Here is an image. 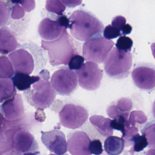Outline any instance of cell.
<instances>
[{"instance_id":"obj_15","label":"cell","mask_w":155,"mask_h":155,"mask_svg":"<svg viewBox=\"0 0 155 155\" xmlns=\"http://www.w3.org/2000/svg\"><path fill=\"white\" fill-rule=\"evenodd\" d=\"M65 28L60 25L57 19L53 20L45 18L39 25L38 32L44 40L51 41L60 37Z\"/></svg>"},{"instance_id":"obj_22","label":"cell","mask_w":155,"mask_h":155,"mask_svg":"<svg viewBox=\"0 0 155 155\" xmlns=\"http://www.w3.org/2000/svg\"><path fill=\"white\" fill-rule=\"evenodd\" d=\"M15 71L10 60L7 57H0V79L11 78Z\"/></svg>"},{"instance_id":"obj_34","label":"cell","mask_w":155,"mask_h":155,"mask_svg":"<svg viewBox=\"0 0 155 155\" xmlns=\"http://www.w3.org/2000/svg\"><path fill=\"white\" fill-rule=\"evenodd\" d=\"M66 7L74 8L79 6L82 3V0H61Z\"/></svg>"},{"instance_id":"obj_32","label":"cell","mask_w":155,"mask_h":155,"mask_svg":"<svg viewBox=\"0 0 155 155\" xmlns=\"http://www.w3.org/2000/svg\"><path fill=\"white\" fill-rule=\"evenodd\" d=\"M126 24V18L122 16H118L115 17L113 19L112 21H111V25L113 27L117 28L121 32L122 28Z\"/></svg>"},{"instance_id":"obj_38","label":"cell","mask_w":155,"mask_h":155,"mask_svg":"<svg viewBox=\"0 0 155 155\" xmlns=\"http://www.w3.org/2000/svg\"><path fill=\"white\" fill-rule=\"evenodd\" d=\"M132 31V27L128 24H126L122 28L121 30L122 35H128Z\"/></svg>"},{"instance_id":"obj_31","label":"cell","mask_w":155,"mask_h":155,"mask_svg":"<svg viewBox=\"0 0 155 155\" xmlns=\"http://www.w3.org/2000/svg\"><path fill=\"white\" fill-rule=\"evenodd\" d=\"M25 15V12L22 7L18 4H16L13 6L12 12L11 17L13 19H20L23 18Z\"/></svg>"},{"instance_id":"obj_11","label":"cell","mask_w":155,"mask_h":155,"mask_svg":"<svg viewBox=\"0 0 155 155\" xmlns=\"http://www.w3.org/2000/svg\"><path fill=\"white\" fill-rule=\"evenodd\" d=\"M134 84L139 88L146 91L154 90L155 86V66L150 63L137 64L131 73Z\"/></svg>"},{"instance_id":"obj_12","label":"cell","mask_w":155,"mask_h":155,"mask_svg":"<svg viewBox=\"0 0 155 155\" xmlns=\"http://www.w3.org/2000/svg\"><path fill=\"white\" fill-rule=\"evenodd\" d=\"M41 140L46 147L54 154L62 155L68 151L65 134L57 129L48 131H41Z\"/></svg>"},{"instance_id":"obj_29","label":"cell","mask_w":155,"mask_h":155,"mask_svg":"<svg viewBox=\"0 0 155 155\" xmlns=\"http://www.w3.org/2000/svg\"><path fill=\"white\" fill-rule=\"evenodd\" d=\"M85 59L84 57L79 54H76L71 58L69 62L68 68L71 70L79 69L84 63Z\"/></svg>"},{"instance_id":"obj_37","label":"cell","mask_w":155,"mask_h":155,"mask_svg":"<svg viewBox=\"0 0 155 155\" xmlns=\"http://www.w3.org/2000/svg\"><path fill=\"white\" fill-rule=\"evenodd\" d=\"M8 127V120L5 119L3 114L0 111V130L6 129Z\"/></svg>"},{"instance_id":"obj_6","label":"cell","mask_w":155,"mask_h":155,"mask_svg":"<svg viewBox=\"0 0 155 155\" xmlns=\"http://www.w3.org/2000/svg\"><path fill=\"white\" fill-rule=\"evenodd\" d=\"M114 42L101 35L86 41L82 49V54L87 61L100 64L103 63L114 45Z\"/></svg>"},{"instance_id":"obj_5","label":"cell","mask_w":155,"mask_h":155,"mask_svg":"<svg viewBox=\"0 0 155 155\" xmlns=\"http://www.w3.org/2000/svg\"><path fill=\"white\" fill-rule=\"evenodd\" d=\"M8 57L15 72H22L28 75L42 70L47 62L43 56L37 57L35 54L33 55L25 48L14 51L9 54Z\"/></svg>"},{"instance_id":"obj_19","label":"cell","mask_w":155,"mask_h":155,"mask_svg":"<svg viewBox=\"0 0 155 155\" xmlns=\"http://www.w3.org/2000/svg\"><path fill=\"white\" fill-rule=\"evenodd\" d=\"M89 120L91 124L101 136L104 137L112 136L113 129L110 125L111 119L103 116L94 115L90 117Z\"/></svg>"},{"instance_id":"obj_2","label":"cell","mask_w":155,"mask_h":155,"mask_svg":"<svg viewBox=\"0 0 155 155\" xmlns=\"http://www.w3.org/2000/svg\"><path fill=\"white\" fill-rule=\"evenodd\" d=\"M41 47L48 51L49 61L51 66L68 65L71 59L78 54L74 40L64 29L60 37L51 41H41Z\"/></svg>"},{"instance_id":"obj_39","label":"cell","mask_w":155,"mask_h":155,"mask_svg":"<svg viewBox=\"0 0 155 155\" xmlns=\"http://www.w3.org/2000/svg\"><path fill=\"white\" fill-rule=\"evenodd\" d=\"M12 2L13 3H15V4H20L21 2V0H11Z\"/></svg>"},{"instance_id":"obj_10","label":"cell","mask_w":155,"mask_h":155,"mask_svg":"<svg viewBox=\"0 0 155 155\" xmlns=\"http://www.w3.org/2000/svg\"><path fill=\"white\" fill-rule=\"evenodd\" d=\"M13 148L11 155L37 154L38 145L34 136L27 130L19 127L13 135Z\"/></svg>"},{"instance_id":"obj_20","label":"cell","mask_w":155,"mask_h":155,"mask_svg":"<svg viewBox=\"0 0 155 155\" xmlns=\"http://www.w3.org/2000/svg\"><path fill=\"white\" fill-rule=\"evenodd\" d=\"M124 147V139L117 136L108 137L104 141V149L108 155H119L123 152Z\"/></svg>"},{"instance_id":"obj_13","label":"cell","mask_w":155,"mask_h":155,"mask_svg":"<svg viewBox=\"0 0 155 155\" xmlns=\"http://www.w3.org/2000/svg\"><path fill=\"white\" fill-rule=\"evenodd\" d=\"M91 141L86 132L78 130L71 131L68 135V150L72 155H91L89 150Z\"/></svg>"},{"instance_id":"obj_23","label":"cell","mask_w":155,"mask_h":155,"mask_svg":"<svg viewBox=\"0 0 155 155\" xmlns=\"http://www.w3.org/2000/svg\"><path fill=\"white\" fill-rule=\"evenodd\" d=\"M133 146L130 150L131 154L134 152H139L143 150L148 145L147 139L145 135H140L139 133L135 134L130 140V145Z\"/></svg>"},{"instance_id":"obj_16","label":"cell","mask_w":155,"mask_h":155,"mask_svg":"<svg viewBox=\"0 0 155 155\" xmlns=\"http://www.w3.org/2000/svg\"><path fill=\"white\" fill-rule=\"evenodd\" d=\"M132 108V102L128 98L123 97L111 103L107 109V114L110 117L114 119L119 116L128 117Z\"/></svg>"},{"instance_id":"obj_8","label":"cell","mask_w":155,"mask_h":155,"mask_svg":"<svg viewBox=\"0 0 155 155\" xmlns=\"http://www.w3.org/2000/svg\"><path fill=\"white\" fill-rule=\"evenodd\" d=\"M76 74L81 87L88 91H95L100 86L103 71L97 63L87 61L76 70Z\"/></svg>"},{"instance_id":"obj_21","label":"cell","mask_w":155,"mask_h":155,"mask_svg":"<svg viewBox=\"0 0 155 155\" xmlns=\"http://www.w3.org/2000/svg\"><path fill=\"white\" fill-rule=\"evenodd\" d=\"M17 93L12 79H0V103L12 97Z\"/></svg>"},{"instance_id":"obj_25","label":"cell","mask_w":155,"mask_h":155,"mask_svg":"<svg viewBox=\"0 0 155 155\" xmlns=\"http://www.w3.org/2000/svg\"><path fill=\"white\" fill-rule=\"evenodd\" d=\"M147 117L141 110H134L130 113L128 122L132 127H136V124L142 125L147 122Z\"/></svg>"},{"instance_id":"obj_26","label":"cell","mask_w":155,"mask_h":155,"mask_svg":"<svg viewBox=\"0 0 155 155\" xmlns=\"http://www.w3.org/2000/svg\"><path fill=\"white\" fill-rule=\"evenodd\" d=\"M133 46L132 40L125 35L120 37L116 44V48L120 50L125 51H130Z\"/></svg>"},{"instance_id":"obj_33","label":"cell","mask_w":155,"mask_h":155,"mask_svg":"<svg viewBox=\"0 0 155 155\" xmlns=\"http://www.w3.org/2000/svg\"><path fill=\"white\" fill-rule=\"evenodd\" d=\"M23 9L27 12H31L36 7L35 0H21L20 3Z\"/></svg>"},{"instance_id":"obj_30","label":"cell","mask_w":155,"mask_h":155,"mask_svg":"<svg viewBox=\"0 0 155 155\" xmlns=\"http://www.w3.org/2000/svg\"><path fill=\"white\" fill-rule=\"evenodd\" d=\"M89 150L91 154L99 155L103 151L102 143L100 140L94 139L91 141Z\"/></svg>"},{"instance_id":"obj_17","label":"cell","mask_w":155,"mask_h":155,"mask_svg":"<svg viewBox=\"0 0 155 155\" xmlns=\"http://www.w3.org/2000/svg\"><path fill=\"white\" fill-rule=\"evenodd\" d=\"M18 43L14 35L8 30L0 29V53L7 54L18 48Z\"/></svg>"},{"instance_id":"obj_27","label":"cell","mask_w":155,"mask_h":155,"mask_svg":"<svg viewBox=\"0 0 155 155\" xmlns=\"http://www.w3.org/2000/svg\"><path fill=\"white\" fill-rule=\"evenodd\" d=\"M103 32L104 38L108 40L116 38L122 35L120 31L111 25L107 26L103 30Z\"/></svg>"},{"instance_id":"obj_9","label":"cell","mask_w":155,"mask_h":155,"mask_svg":"<svg viewBox=\"0 0 155 155\" xmlns=\"http://www.w3.org/2000/svg\"><path fill=\"white\" fill-rule=\"evenodd\" d=\"M88 116V112L85 107L72 103L64 105L59 113L61 125L73 130L83 126L87 120Z\"/></svg>"},{"instance_id":"obj_35","label":"cell","mask_w":155,"mask_h":155,"mask_svg":"<svg viewBox=\"0 0 155 155\" xmlns=\"http://www.w3.org/2000/svg\"><path fill=\"white\" fill-rule=\"evenodd\" d=\"M57 20L60 25L62 27H64L66 29L69 28V20L67 18V16L63 15L59 16V17L57 19Z\"/></svg>"},{"instance_id":"obj_18","label":"cell","mask_w":155,"mask_h":155,"mask_svg":"<svg viewBox=\"0 0 155 155\" xmlns=\"http://www.w3.org/2000/svg\"><path fill=\"white\" fill-rule=\"evenodd\" d=\"M40 79V76H30L26 73L15 72L12 80L17 89L20 91H25Z\"/></svg>"},{"instance_id":"obj_4","label":"cell","mask_w":155,"mask_h":155,"mask_svg":"<svg viewBox=\"0 0 155 155\" xmlns=\"http://www.w3.org/2000/svg\"><path fill=\"white\" fill-rule=\"evenodd\" d=\"M105 72L109 78L122 79L127 78L132 66L130 51L120 50L114 48L109 51L104 61Z\"/></svg>"},{"instance_id":"obj_36","label":"cell","mask_w":155,"mask_h":155,"mask_svg":"<svg viewBox=\"0 0 155 155\" xmlns=\"http://www.w3.org/2000/svg\"><path fill=\"white\" fill-rule=\"evenodd\" d=\"M35 118L36 120L39 122H43L46 119L45 112H44V110L41 109H37L35 114Z\"/></svg>"},{"instance_id":"obj_28","label":"cell","mask_w":155,"mask_h":155,"mask_svg":"<svg viewBox=\"0 0 155 155\" xmlns=\"http://www.w3.org/2000/svg\"><path fill=\"white\" fill-rule=\"evenodd\" d=\"M9 16L8 7L0 0V28L6 25Z\"/></svg>"},{"instance_id":"obj_7","label":"cell","mask_w":155,"mask_h":155,"mask_svg":"<svg viewBox=\"0 0 155 155\" xmlns=\"http://www.w3.org/2000/svg\"><path fill=\"white\" fill-rule=\"evenodd\" d=\"M78 80L75 72L67 67H61L52 74L51 83L56 92L61 96H70L77 89Z\"/></svg>"},{"instance_id":"obj_24","label":"cell","mask_w":155,"mask_h":155,"mask_svg":"<svg viewBox=\"0 0 155 155\" xmlns=\"http://www.w3.org/2000/svg\"><path fill=\"white\" fill-rule=\"evenodd\" d=\"M46 8L49 12L61 16L63 15L66 7L61 0H47Z\"/></svg>"},{"instance_id":"obj_1","label":"cell","mask_w":155,"mask_h":155,"mask_svg":"<svg viewBox=\"0 0 155 155\" xmlns=\"http://www.w3.org/2000/svg\"><path fill=\"white\" fill-rule=\"evenodd\" d=\"M69 20L71 35L80 41H86L101 36L104 30V25L97 18L83 10L74 11Z\"/></svg>"},{"instance_id":"obj_3","label":"cell","mask_w":155,"mask_h":155,"mask_svg":"<svg viewBox=\"0 0 155 155\" xmlns=\"http://www.w3.org/2000/svg\"><path fill=\"white\" fill-rule=\"evenodd\" d=\"M41 79L23 93L27 102L35 109L44 110L50 107L56 98V91L49 81L48 71L43 69L39 73Z\"/></svg>"},{"instance_id":"obj_14","label":"cell","mask_w":155,"mask_h":155,"mask_svg":"<svg viewBox=\"0 0 155 155\" xmlns=\"http://www.w3.org/2000/svg\"><path fill=\"white\" fill-rule=\"evenodd\" d=\"M0 111L9 121L21 119L25 113L22 97L20 94H15L12 97L3 101L0 105Z\"/></svg>"}]
</instances>
